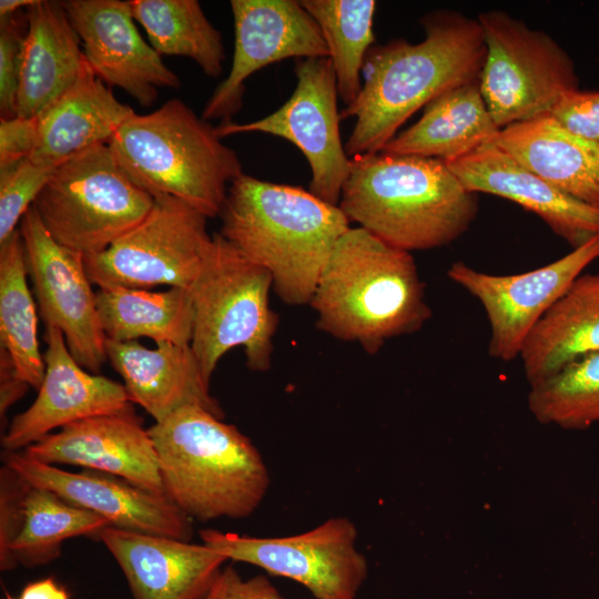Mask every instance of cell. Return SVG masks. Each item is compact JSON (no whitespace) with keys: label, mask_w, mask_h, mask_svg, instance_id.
<instances>
[{"label":"cell","mask_w":599,"mask_h":599,"mask_svg":"<svg viewBox=\"0 0 599 599\" xmlns=\"http://www.w3.org/2000/svg\"><path fill=\"white\" fill-rule=\"evenodd\" d=\"M416 44L396 39L369 49L362 90L341 111L355 118L344 144L349 158L380 152L419 109L444 92L479 79L486 58L483 28L460 12L436 11L422 20Z\"/></svg>","instance_id":"obj_1"},{"label":"cell","mask_w":599,"mask_h":599,"mask_svg":"<svg viewBox=\"0 0 599 599\" xmlns=\"http://www.w3.org/2000/svg\"><path fill=\"white\" fill-rule=\"evenodd\" d=\"M220 217V234L265 268L280 300L294 306L309 304L335 244L351 227L338 205L244 172L229 185Z\"/></svg>","instance_id":"obj_2"},{"label":"cell","mask_w":599,"mask_h":599,"mask_svg":"<svg viewBox=\"0 0 599 599\" xmlns=\"http://www.w3.org/2000/svg\"><path fill=\"white\" fill-rule=\"evenodd\" d=\"M475 194L443 160L376 152L351 158L338 206L349 222L410 253L466 233L478 213Z\"/></svg>","instance_id":"obj_3"},{"label":"cell","mask_w":599,"mask_h":599,"mask_svg":"<svg viewBox=\"0 0 599 599\" xmlns=\"http://www.w3.org/2000/svg\"><path fill=\"white\" fill-rule=\"evenodd\" d=\"M309 305L321 331L368 354L418 332L432 317L412 254L359 226H351L335 244Z\"/></svg>","instance_id":"obj_4"},{"label":"cell","mask_w":599,"mask_h":599,"mask_svg":"<svg viewBox=\"0 0 599 599\" xmlns=\"http://www.w3.org/2000/svg\"><path fill=\"white\" fill-rule=\"evenodd\" d=\"M148 430L163 493L191 519H243L264 500L271 484L268 468L235 425L187 406Z\"/></svg>","instance_id":"obj_5"},{"label":"cell","mask_w":599,"mask_h":599,"mask_svg":"<svg viewBox=\"0 0 599 599\" xmlns=\"http://www.w3.org/2000/svg\"><path fill=\"white\" fill-rule=\"evenodd\" d=\"M108 145L138 186L180 199L209 219L220 216L227 184L243 173L215 126L179 99L148 114L134 112Z\"/></svg>","instance_id":"obj_6"},{"label":"cell","mask_w":599,"mask_h":599,"mask_svg":"<svg viewBox=\"0 0 599 599\" xmlns=\"http://www.w3.org/2000/svg\"><path fill=\"white\" fill-rule=\"evenodd\" d=\"M270 273L244 257L220 233L190 288L193 302L191 347L210 384L220 359L233 347L244 349L246 366L272 365L277 314L270 306Z\"/></svg>","instance_id":"obj_7"},{"label":"cell","mask_w":599,"mask_h":599,"mask_svg":"<svg viewBox=\"0 0 599 599\" xmlns=\"http://www.w3.org/2000/svg\"><path fill=\"white\" fill-rule=\"evenodd\" d=\"M153 204L109 145L98 144L62 161L32 205L59 244L87 256L135 227Z\"/></svg>","instance_id":"obj_8"},{"label":"cell","mask_w":599,"mask_h":599,"mask_svg":"<svg viewBox=\"0 0 599 599\" xmlns=\"http://www.w3.org/2000/svg\"><path fill=\"white\" fill-rule=\"evenodd\" d=\"M477 20L486 45L479 87L499 129L547 115L578 90L572 59L549 34L499 10Z\"/></svg>","instance_id":"obj_9"},{"label":"cell","mask_w":599,"mask_h":599,"mask_svg":"<svg viewBox=\"0 0 599 599\" xmlns=\"http://www.w3.org/2000/svg\"><path fill=\"white\" fill-rule=\"evenodd\" d=\"M153 197L154 204L141 223L104 251L84 256L93 285L191 288L213 241L206 231L209 217L174 196Z\"/></svg>","instance_id":"obj_10"},{"label":"cell","mask_w":599,"mask_h":599,"mask_svg":"<svg viewBox=\"0 0 599 599\" xmlns=\"http://www.w3.org/2000/svg\"><path fill=\"white\" fill-rule=\"evenodd\" d=\"M199 536L227 560L296 581L315 599H356L368 577L367 558L357 547V527L343 516L285 537L242 536L213 528L200 530Z\"/></svg>","instance_id":"obj_11"},{"label":"cell","mask_w":599,"mask_h":599,"mask_svg":"<svg viewBox=\"0 0 599 599\" xmlns=\"http://www.w3.org/2000/svg\"><path fill=\"white\" fill-rule=\"evenodd\" d=\"M296 87L291 98L276 111L247 123L222 122L217 135L248 132L272 134L293 143L305 156L312 171L309 191L338 205L342 189L351 170L339 134L337 82L329 58L296 60Z\"/></svg>","instance_id":"obj_12"},{"label":"cell","mask_w":599,"mask_h":599,"mask_svg":"<svg viewBox=\"0 0 599 599\" xmlns=\"http://www.w3.org/2000/svg\"><path fill=\"white\" fill-rule=\"evenodd\" d=\"M598 258L599 235L549 264L519 274H489L457 261L447 276L483 306L490 326L489 356L511 362L519 358L541 317Z\"/></svg>","instance_id":"obj_13"},{"label":"cell","mask_w":599,"mask_h":599,"mask_svg":"<svg viewBox=\"0 0 599 599\" xmlns=\"http://www.w3.org/2000/svg\"><path fill=\"white\" fill-rule=\"evenodd\" d=\"M28 277L39 314L47 326L59 328L77 363L99 374L108 359L95 293L84 256L59 244L47 231L33 205L19 223Z\"/></svg>","instance_id":"obj_14"},{"label":"cell","mask_w":599,"mask_h":599,"mask_svg":"<svg viewBox=\"0 0 599 599\" xmlns=\"http://www.w3.org/2000/svg\"><path fill=\"white\" fill-rule=\"evenodd\" d=\"M234 52L229 75L207 100L202 118L229 122L243 104L246 80L286 59L328 58L319 27L300 1L232 0Z\"/></svg>","instance_id":"obj_15"},{"label":"cell","mask_w":599,"mask_h":599,"mask_svg":"<svg viewBox=\"0 0 599 599\" xmlns=\"http://www.w3.org/2000/svg\"><path fill=\"white\" fill-rule=\"evenodd\" d=\"M1 460L30 485L101 516L109 526L184 541L193 538V519L165 495L146 491L100 471L63 470L31 459L22 451L2 450Z\"/></svg>","instance_id":"obj_16"},{"label":"cell","mask_w":599,"mask_h":599,"mask_svg":"<svg viewBox=\"0 0 599 599\" xmlns=\"http://www.w3.org/2000/svg\"><path fill=\"white\" fill-rule=\"evenodd\" d=\"M62 2L87 63L109 88H120L140 105L151 106L160 88L181 87L177 75L138 31L129 1Z\"/></svg>","instance_id":"obj_17"},{"label":"cell","mask_w":599,"mask_h":599,"mask_svg":"<svg viewBox=\"0 0 599 599\" xmlns=\"http://www.w3.org/2000/svg\"><path fill=\"white\" fill-rule=\"evenodd\" d=\"M45 342V373L38 396L2 434L3 450L20 451L57 428L132 408L123 384L77 363L59 328L47 326Z\"/></svg>","instance_id":"obj_18"},{"label":"cell","mask_w":599,"mask_h":599,"mask_svg":"<svg viewBox=\"0 0 599 599\" xmlns=\"http://www.w3.org/2000/svg\"><path fill=\"white\" fill-rule=\"evenodd\" d=\"M20 451L44 464L80 466L164 495L154 444L133 407L72 423Z\"/></svg>","instance_id":"obj_19"},{"label":"cell","mask_w":599,"mask_h":599,"mask_svg":"<svg viewBox=\"0 0 599 599\" xmlns=\"http://www.w3.org/2000/svg\"><path fill=\"white\" fill-rule=\"evenodd\" d=\"M133 599H204L229 561L211 547L106 526L97 535Z\"/></svg>","instance_id":"obj_20"},{"label":"cell","mask_w":599,"mask_h":599,"mask_svg":"<svg viewBox=\"0 0 599 599\" xmlns=\"http://www.w3.org/2000/svg\"><path fill=\"white\" fill-rule=\"evenodd\" d=\"M445 163L468 191L494 194L519 204L538 215L572 248L599 235L598 205L582 202L552 186L519 164L494 141Z\"/></svg>","instance_id":"obj_21"},{"label":"cell","mask_w":599,"mask_h":599,"mask_svg":"<svg viewBox=\"0 0 599 599\" xmlns=\"http://www.w3.org/2000/svg\"><path fill=\"white\" fill-rule=\"evenodd\" d=\"M105 352L123 379L130 402L141 406L155 423L187 406L201 407L224 418L190 344L163 342L148 348L136 341L106 338Z\"/></svg>","instance_id":"obj_22"},{"label":"cell","mask_w":599,"mask_h":599,"mask_svg":"<svg viewBox=\"0 0 599 599\" xmlns=\"http://www.w3.org/2000/svg\"><path fill=\"white\" fill-rule=\"evenodd\" d=\"M26 14L16 112L31 119L77 81L85 58L62 1L35 0L26 8Z\"/></svg>","instance_id":"obj_23"},{"label":"cell","mask_w":599,"mask_h":599,"mask_svg":"<svg viewBox=\"0 0 599 599\" xmlns=\"http://www.w3.org/2000/svg\"><path fill=\"white\" fill-rule=\"evenodd\" d=\"M134 113L121 103L85 61L77 81L37 118L38 142L28 158L59 165L69 156L98 144H108Z\"/></svg>","instance_id":"obj_24"},{"label":"cell","mask_w":599,"mask_h":599,"mask_svg":"<svg viewBox=\"0 0 599 599\" xmlns=\"http://www.w3.org/2000/svg\"><path fill=\"white\" fill-rule=\"evenodd\" d=\"M494 143L558 190L599 206V143L568 132L549 114L500 129Z\"/></svg>","instance_id":"obj_25"},{"label":"cell","mask_w":599,"mask_h":599,"mask_svg":"<svg viewBox=\"0 0 599 599\" xmlns=\"http://www.w3.org/2000/svg\"><path fill=\"white\" fill-rule=\"evenodd\" d=\"M499 130L483 98L478 79L432 100L420 119L397 133L380 152L447 162L493 142Z\"/></svg>","instance_id":"obj_26"},{"label":"cell","mask_w":599,"mask_h":599,"mask_svg":"<svg viewBox=\"0 0 599 599\" xmlns=\"http://www.w3.org/2000/svg\"><path fill=\"white\" fill-rule=\"evenodd\" d=\"M599 353V271L582 273L530 332L519 358L529 385Z\"/></svg>","instance_id":"obj_27"},{"label":"cell","mask_w":599,"mask_h":599,"mask_svg":"<svg viewBox=\"0 0 599 599\" xmlns=\"http://www.w3.org/2000/svg\"><path fill=\"white\" fill-rule=\"evenodd\" d=\"M95 302L108 339L128 342L149 337L156 344L191 343L194 311L190 290L99 288Z\"/></svg>","instance_id":"obj_28"},{"label":"cell","mask_w":599,"mask_h":599,"mask_svg":"<svg viewBox=\"0 0 599 599\" xmlns=\"http://www.w3.org/2000/svg\"><path fill=\"white\" fill-rule=\"evenodd\" d=\"M37 325L24 246L17 229L0 244V346L10 354L18 377L35 390L45 373Z\"/></svg>","instance_id":"obj_29"},{"label":"cell","mask_w":599,"mask_h":599,"mask_svg":"<svg viewBox=\"0 0 599 599\" xmlns=\"http://www.w3.org/2000/svg\"><path fill=\"white\" fill-rule=\"evenodd\" d=\"M133 18L162 57L192 59L211 78H219L225 60L222 35L196 0H130Z\"/></svg>","instance_id":"obj_30"},{"label":"cell","mask_w":599,"mask_h":599,"mask_svg":"<svg viewBox=\"0 0 599 599\" xmlns=\"http://www.w3.org/2000/svg\"><path fill=\"white\" fill-rule=\"evenodd\" d=\"M109 522L44 488L30 485L23 501L21 529L11 545L16 565L35 568L57 560L64 540L97 535Z\"/></svg>","instance_id":"obj_31"},{"label":"cell","mask_w":599,"mask_h":599,"mask_svg":"<svg viewBox=\"0 0 599 599\" xmlns=\"http://www.w3.org/2000/svg\"><path fill=\"white\" fill-rule=\"evenodd\" d=\"M316 21L328 50L338 97L347 105L362 90L365 58L373 47L374 0H302Z\"/></svg>","instance_id":"obj_32"},{"label":"cell","mask_w":599,"mask_h":599,"mask_svg":"<svg viewBox=\"0 0 599 599\" xmlns=\"http://www.w3.org/2000/svg\"><path fill=\"white\" fill-rule=\"evenodd\" d=\"M528 408L544 425L581 430L599 423V353L529 385Z\"/></svg>","instance_id":"obj_33"},{"label":"cell","mask_w":599,"mask_h":599,"mask_svg":"<svg viewBox=\"0 0 599 599\" xmlns=\"http://www.w3.org/2000/svg\"><path fill=\"white\" fill-rule=\"evenodd\" d=\"M57 166L24 159L0 169V244L17 230Z\"/></svg>","instance_id":"obj_34"},{"label":"cell","mask_w":599,"mask_h":599,"mask_svg":"<svg viewBox=\"0 0 599 599\" xmlns=\"http://www.w3.org/2000/svg\"><path fill=\"white\" fill-rule=\"evenodd\" d=\"M28 28L27 14L17 12L0 19V113L1 119L17 116L22 51Z\"/></svg>","instance_id":"obj_35"},{"label":"cell","mask_w":599,"mask_h":599,"mask_svg":"<svg viewBox=\"0 0 599 599\" xmlns=\"http://www.w3.org/2000/svg\"><path fill=\"white\" fill-rule=\"evenodd\" d=\"M30 484L17 471L3 465L0 468V569L10 571L18 566L11 556L23 518V501Z\"/></svg>","instance_id":"obj_36"},{"label":"cell","mask_w":599,"mask_h":599,"mask_svg":"<svg viewBox=\"0 0 599 599\" xmlns=\"http://www.w3.org/2000/svg\"><path fill=\"white\" fill-rule=\"evenodd\" d=\"M549 115L568 132L599 143V91L575 90L564 94Z\"/></svg>","instance_id":"obj_37"},{"label":"cell","mask_w":599,"mask_h":599,"mask_svg":"<svg viewBox=\"0 0 599 599\" xmlns=\"http://www.w3.org/2000/svg\"><path fill=\"white\" fill-rule=\"evenodd\" d=\"M204 599H284L263 575L244 579L232 566L225 565Z\"/></svg>","instance_id":"obj_38"},{"label":"cell","mask_w":599,"mask_h":599,"mask_svg":"<svg viewBox=\"0 0 599 599\" xmlns=\"http://www.w3.org/2000/svg\"><path fill=\"white\" fill-rule=\"evenodd\" d=\"M37 142V118L0 119V169L28 159Z\"/></svg>","instance_id":"obj_39"},{"label":"cell","mask_w":599,"mask_h":599,"mask_svg":"<svg viewBox=\"0 0 599 599\" xmlns=\"http://www.w3.org/2000/svg\"><path fill=\"white\" fill-rule=\"evenodd\" d=\"M30 385L21 380L8 351L0 346V417L1 423L8 409L24 396Z\"/></svg>","instance_id":"obj_40"},{"label":"cell","mask_w":599,"mask_h":599,"mask_svg":"<svg viewBox=\"0 0 599 599\" xmlns=\"http://www.w3.org/2000/svg\"><path fill=\"white\" fill-rule=\"evenodd\" d=\"M19 599H69V593L52 578H45L28 583Z\"/></svg>","instance_id":"obj_41"},{"label":"cell","mask_w":599,"mask_h":599,"mask_svg":"<svg viewBox=\"0 0 599 599\" xmlns=\"http://www.w3.org/2000/svg\"><path fill=\"white\" fill-rule=\"evenodd\" d=\"M35 0H1L0 19L7 18L34 3Z\"/></svg>","instance_id":"obj_42"},{"label":"cell","mask_w":599,"mask_h":599,"mask_svg":"<svg viewBox=\"0 0 599 599\" xmlns=\"http://www.w3.org/2000/svg\"><path fill=\"white\" fill-rule=\"evenodd\" d=\"M4 599H17V598H13V597L7 595V597Z\"/></svg>","instance_id":"obj_43"}]
</instances>
